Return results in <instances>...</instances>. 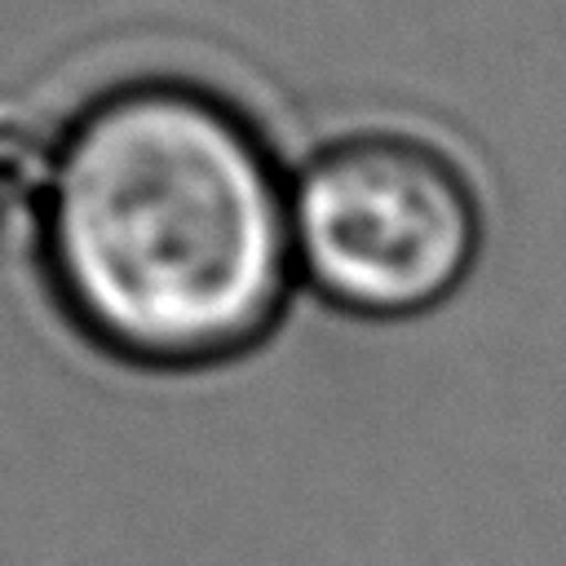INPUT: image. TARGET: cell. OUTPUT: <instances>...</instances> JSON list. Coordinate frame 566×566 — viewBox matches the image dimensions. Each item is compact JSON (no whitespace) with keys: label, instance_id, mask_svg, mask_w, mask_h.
Segmentation results:
<instances>
[{"label":"cell","instance_id":"obj_1","mask_svg":"<svg viewBox=\"0 0 566 566\" xmlns=\"http://www.w3.org/2000/svg\"><path fill=\"white\" fill-rule=\"evenodd\" d=\"M9 199L62 318L133 367L230 363L301 287L287 168L243 106L195 80L93 93L22 159Z\"/></svg>","mask_w":566,"mask_h":566},{"label":"cell","instance_id":"obj_2","mask_svg":"<svg viewBox=\"0 0 566 566\" xmlns=\"http://www.w3.org/2000/svg\"><path fill=\"white\" fill-rule=\"evenodd\" d=\"M296 283L323 305L394 323L447 305L482 252V199L433 142L358 128L287 172Z\"/></svg>","mask_w":566,"mask_h":566}]
</instances>
